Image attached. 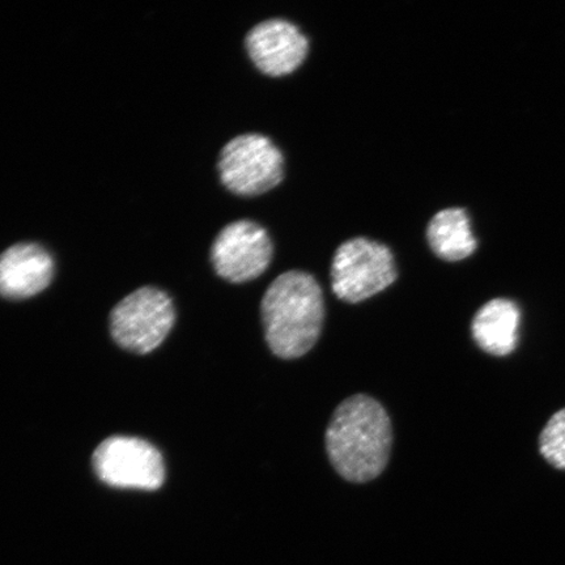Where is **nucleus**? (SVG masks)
Masks as SVG:
<instances>
[{
    "mask_svg": "<svg viewBox=\"0 0 565 565\" xmlns=\"http://www.w3.org/2000/svg\"><path fill=\"white\" fill-rule=\"evenodd\" d=\"M393 444L385 408L369 395H353L338 406L327 430V450L338 475L353 483L376 479Z\"/></svg>",
    "mask_w": 565,
    "mask_h": 565,
    "instance_id": "nucleus-1",
    "label": "nucleus"
},
{
    "mask_svg": "<svg viewBox=\"0 0 565 565\" xmlns=\"http://www.w3.org/2000/svg\"><path fill=\"white\" fill-rule=\"evenodd\" d=\"M268 348L281 359H298L315 348L324 318L322 288L312 274L282 273L260 303Z\"/></svg>",
    "mask_w": 565,
    "mask_h": 565,
    "instance_id": "nucleus-2",
    "label": "nucleus"
},
{
    "mask_svg": "<svg viewBox=\"0 0 565 565\" xmlns=\"http://www.w3.org/2000/svg\"><path fill=\"white\" fill-rule=\"evenodd\" d=\"M330 275L337 298L358 303L392 286L398 270L394 254L385 244L360 236L338 246Z\"/></svg>",
    "mask_w": 565,
    "mask_h": 565,
    "instance_id": "nucleus-3",
    "label": "nucleus"
},
{
    "mask_svg": "<svg viewBox=\"0 0 565 565\" xmlns=\"http://www.w3.org/2000/svg\"><path fill=\"white\" fill-rule=\"evenodd\" d=\"M217 171L232 193L260 195L278 186L285 177V157L274 141L259 132L232 138L218 154Z\"/></svg>",
    "mask_w": 565,
    "mask_h": 565,
    "instance_id": "nucleus-4",
    "label": "nucleus"
},
{
    "mask_svg": "<svg viewBox=\"0 0 565 565\" xmlns=\"http://www.w3.org/2000/svg\"><path fill=\"white\" fill-rule=\"evenodd\" d=\"M174 321L172 299L159 288L141 287L113 309L110 333L122 349L143 355L166 341Z\"/></svg>",
    "mask_w": 565,
    "mask_h": 565,
    "instance_id": "nucleus-5",
    "label": "nucleus"
},
{
    "mask_svg": "<svg viewBox=\"0 0 565 565\" xmlns=\"http://www.w3.org/2000/svg\"><path fill=\"white\" fill-rule=\"evenodd\" d=\"M94 468L104 483L117 489L153 491L166 480L160 451L137 437L115 436L98 445Z\"/></svg>",
    "mask_w": 565,
    "mask_h": 565,
    "instance_id": "nucleus-6",
    "label": "nucleus"
},
{
    "mask_svg": "<svg viewBox=\"0 0 565 565\" xmlns=\"http://www.w3.org/2000/svg\"><path fill=\"white\" fill-rule=\"evenodd\" d=\"M274 245L257 222L239 218L217 233L211 246V263L218 277L231 282L256 279L270 266Z\"/></svg>",
    "mask_w": 565,
    "mask_h": 565,
    "instance_id": "nucleus-7",
    "label": "nucleus"
},
{
    "mask_svg": "<svg viewBox=\"0 0 565 565\" xmlns=\"http://www.w3.org/2000/svg\"><path fill=\"white\" fill-rule=\"evenodd\" d=\"M245 47L254 65L264 74L282 76L298 70L309 53V40L287 19L259 21L245 38Z\"/></svg>",
    "mask_w": 565,
    "mask_h": 565,
    "instance_id": "nucleus-8",
    "label": "nucleus"
},
{
    "mask_svg": "<svg viewBox=\"0 0 565 565\" xmlns=\"http://www.w3.org/2000/svg\"><path fill=\"white\" fill-rule=\"evenodd\" d=\"M54 275L52 254L35 243H18L0 254V296L20 300L41 294Z\"/></svg>",
    "mask_w": 565,
    "mask_h": 565,
    "instance_id": "nucleus-9",
    "label": "nucleus"
},
{
    "mask_svg": "<svg viewBox=\"0 0 565 565\" xmlns=\"http://www.w3.org/2000/svg\"><path fill=\"white\" fill-rule=\"evenodd\" d=\"M520 323L518 303L508 299H493L484 303L472 320V338L490 355L507 356L518 345Z\"/></svg>",
    "mask_w": 565,
    "mask_h": 565,
    "instance_id": "nucleus-10",
    "label": "nucleus"
},
{
    "mask_svg": "<svg viewBox=\"0 0 565 565\" xmlns=\"http://www.w3.org/2000/svg\"><path fill=\"white\" fill-rule=\"evenodd\" d=\"M426 236L430 249L448 263L470 257L478 246L468 212L459 207L436 212L427 225Z\"/></svg>",
    "mask_w": 565,
    "mask_h": 565,
    "instance_id": "nucleus-11",
    "label": "nucleus"
},
{
    "mask_svg": "<svg viewBox=\"0 0 565 565\" xmlns=\"http://www.w3.org/2000/svg\"><path fill=\"white\" fill-rule=\"evenodd\" d=\"M540 451L554 468L565 470V408L557 412L543 428Z\"/></svg>",
    "mask_w": 565,
    "mask_h": 565,
    "instance_id": "nucleus-12",
    "label": "nucleus"
}]
</instances>
